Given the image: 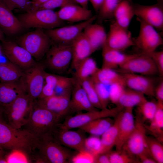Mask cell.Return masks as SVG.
<instances>
[{"label":"cell","mask_w":163,"mask_h":163,"mask_svg":"<svg viewBox=\"0 0 163 163\" xmlns=\"http://www.w3.org/2000/svg\"><path fill=\"white\" fill-rule=\"evenodd\" d=\"M57 126L54 130L53 133L56 138L62 145L78 152L86 150L85 141L86 138L84 135V132L80 130L79 131H74L61 129Z\"/></svg>","instance_id":"obj_17"},{"label":"cell","mask_w":163,"mask_h":163,"mask_svg":"<svg viewBox=\"0 0 163 163\" xmlns=\"http://www.w3.org/2000/svg\"><path fill=\"white\" fill-rule=\"evenodd\" d=\"M45 72L43 65L38 62L24 71L20 80L26 92L33 101L38 98L41 94Z\"/></svg>","instance_id":"obj_9"},{"label":"cell","mask_w":163,"mask_h":163,"mask_svg":"<svg viewBox=\"0 0 163 163\" xmlns=\"http://www.w3.org/2000/svg\"><path fill=\"white\" fill-rule=\"evenodd\" d=\"M3 53L10 62L23 70H26L37 62L25 49L11 40L2 41Z\"/></svg>","instance_id":"obj_12"},{"label":"cell","mask_w":163,"mask_h":163,"mask_svg":"<svg viewBox=\"0 0 163 163\" xmlns=\"http://www.w3.org/2000/svg\"><path fill=\"white\" fill-rule=\"evenodd\" d=\"M17 152L16 151H10L8 155L5 156L7 163H15V162H21L25 163L28 162L26 157H23L22 156L24 155L23 154L21 155H18L16 154Z\"/></svg>","instance_id":"obj_49"},{"label":"cell","mask_w":163,"mask_h":163,"mask_svg":"<svg viewBox=\"0 0 163 163\" xmlns=\"http://www.w3.org/2000/svg\"><path fill=\"white\" fill-rule=\"evenodd\" d=\"M83 33L88 41L94 53L105 44L107 38L104 27L98 24L91 23L84 29Z\"/></svg>","instance_id":"obj_26"},{"label":"cell","mask_w":163,"mask_h":163,"mask_svg":"<svg viewBox=\"0 0 163 163\" xmlns=\"http://www.w3.org/2000/svg\"><path fill=\"white\" fill-rule=\"evenodd\" d=\"M110 100L113 103L117 104L125 88V84L122 83H115L110 85Z\"/></svg>","instance_id":"obj_44"},{"label":"cell","mask_w":163,"mask_h":163,"mask_svg":"<svg viewBox=\"0 0 163 163\" xmlns=\"http://www.w3.org/2000/svg\"><path fill=\"white\" fill-rule=\"evenodd\" d=\"M119 68V71L123 73H133L146 76L158 73L157 69L150 56L142 53L138 54Z\"/></svg>","instance_id":"obj_13"},{"label":"cell","mask_w":163,"mask_h":163,"mask_svg":"<svg viewBox=\"0 0 163 163\" xmlns=\"http://www.w3.org/2000/svg\"><path fill=\"white\" fill-rule=\"evenodd\" d=\"M44 30L37 28L19 37L17 43L25 49L37 60L46 54L52 42Z\"/></svg>","instance_id":"obj_5"},{"label":"cell","mask_w":163,"mask_h":163,"mask_svg":"<svg viewBox=\"0 0 163 163\" xmlns=\"http://www.w3.org/2000/svg\"><path fill=\"white\" fill-rule=\"evenodd\" d=\"M155 96L157 101L163 102V81H161L155 87L154 90Z\"/></svg>","instance_id":"obj_50"},{"label":"cell","mask_w":163,"mask_h":163,"mask_svg":"<svg viewBox=\"0 0 163 163\" xmlns=\"http://www.w3.org/2000/svg\"><path fill=\"white\" fill-rule=\"evenodd\" d=\"M138 113L143 121H150L153 118L157 107V102L146 101L138 106Z\"/></svg>","instance_id":"obj_39"},{"label":"cell","mask_w":163,"mask_h":163,"mask_svg":"<svg viewBox=\"0 0 163 163\" xmlns=\"http://www.w3.org/2000/svg\"><path fill=\"white\" fill-rule=\"evenodd\" d=\"M140 162L143 163H155L156 162L151 156L146 154L141 155L137 157Z\"/></svg>","instance_id":"obj_52"},{"label":"cell","mask_w":163,"mask_h":163,"mask_svg":"<svg viewBox=\"0 0 163 163\" xmlns=\"http://www.w3.org/2000/svg\"><path fill=\"white\" fill-rule=\"evenodd\" d=\"M24 92H26L20 79L14 82H0V106L3 108Z\"/></svg>","instance_id":"obj_25"},{"label":"cell","mask_w":163,"mask_h":163,"mask_svg":"<svg viewBox=\"0 0 163 163\" xmlns=\"http://www.w3.org/2000/svg\"><path fill=\"white\" fill-rule=\"evenodd\" d=\"M91 77L94 81L107 85L118 82L125 84L123 74L111 69L103 67L99 68L95 74Z\"/></svg>","instance_id":"obj_32"},{"label":"cell","mask_w":163,"mask_h":163,"mask_svg":"<svg viewBox=\"0 0 163 163\" xmlns=\"http://www.w3.org/2000/svg\"><path fill=\"white\" fill-rule=\"evenodd\" d=\"M3 32L0 28V40L1 41L4 40Z\"/></svg>","instance_id":"obj_58"},{"label":"cell","mask_w":163,"mask_h":163,"mask_svg":"<svg viewBox=\"0 0 163 163\" xmlns=\"http://www.w3.org/2000/svg\"><path fill=\"white\" fill-rule=\"evenodd\" d=\"M69 106L71 113L96 110L90 102L84 89L76 80L72 90Z\"/></svg>","instance_id":"obj_22"},{"label":"cell","mask_w":163,"mask_h":163,"mask_svg":"<svg viewBox=\"0 0 163 163\" xmlns=\"http://www.w3.org/2000/svg\"><path fill=\"white\" fill-rule=\"evenodd\" d=\"M110 163H136L139 161L124 150L110 152L109 153Z\"/></svg>","instance_id":"obj_41"},{"label":"cell","mask_w":163,"mask_h":163,"mask_svg":"<svg viewBox=\"0 0 163 163\" xmlns=\"http://www.w3.org/2000/svg\"><path fill=\"white\" fill-rule=\"evenodd\" d=\"M4 114V109L0 106V120H3V117Z\"/></svg>","instance_id":"obj_57"},{"label":"cell","mask_w":163,"mask_h":163,"mask_svg":"<svg viewBox=\"0 0 163 163\" xmlns=\"http://www.w3.org/2000/svg\"><path fill=\"white\" fill-rule=\"evenodd\" d=\"M89 1L96 12L97 13L104 0H89Z\"/></svg>","instance_id":"obj_54"},{"label":"cell","mask_w":163,"mask_h":163,"mask_svg":"<svg viewBox=\"0 0 163 163\" xmlns=\"http://www.w3.org/2000/svg\"><path fill=\"white\" fill-rule=\"evenodd\" d=\"M135 15L156 29H163V7L162 1L151 5L133 4Z\"/></svg>","instance_id":"obj_14"},{"label":"cell","mask_w":163,"mask_h":163,"mask_svg":"<svg viewBox=\"0 0 163 163\" xmlns=\"http://www.w3.org/2000/svg\"><path fill=\"white\" fill-rule=\"evenodd\" d=\"M36 152L40 163H68L72 158L71 152L59 142L53 131L38 139Z\"/></svg>","instance_id":"obj_1"},{"label":"cell","mask_w":163,"mask_h":163,"mask_svg":"<svg viewBox=\"0 0 163 163\" xmlns=\"http://www.w3.org/2000/svg\"><path fill=\"white\" fill-rule=\"evenodd\" d=\"M24 70L10 62H0V82H14L19 81L23 75Z\"/></svg>","instance_id":"obj_29"},{"label":"cell","mask_w":163,"mask_h":163,"mask_svg":"<svg viewBox=\"0 0 163 163\" xmlns=\"http://www.w3.org/2000/svg\"><path fill=\"white\" fill-rule=\"evenodd\" d=\"M4 151L3 149H0V154L4 153Z\"/></svg>","instance_id":"obj_60"},{"label":"cell","mask_w":163,"mask_h":163,"mask_svg":"<svg viewBox=\"0 0 163 163\" xmlns=\"http://www.w3.org/2000/svg\"><path fill=\"white\" fill-rule=\"evenodd\" d=\"M159 1H162V0H158Z\"/></svg>","instance_id":"obj_61"},{"label":"cell","mask_w":163,"mask_h":163,"mask_svg":"<svg viewBox=\"0 0 163 163\" xmlns=\"http://www.w3.org/2000/svg\"><path fill=\"white\" fill-rule=\"evenodd\" d=\"M17 18L24 28L48 30L64 26L65 24V22L59 18L57 12L49 9L28 11Z\"/></svg>","instance_id":"obj_3"},{"label":"cell","mask_w":163,"mask_h":163,"mask_svg":"<svg viewBox=\"0 0 163 163\" xmlns=\"http://www.w3.org/2000/svg\"><path fill=\"white\" fill-rule=\"evenodd\" d=\"M103 63L102 67L114 69L119 67L138 54H127L122 51L109 48L104 46L102 48Z\"/></svg>","instance_id":"obj_24"},{"label":"cell","mask_w":163,"mask_h":163,"mask_svg":"<svg viewBox=\"0 0 163 163\" xmlns=\"http://www.w3.org/2000/svg\"><path fill=\"white\" fill-rule=\"evenodd\" d=\"M134 45L131 32L128 29L121 27L115 22L110 25L106 41L104 46L122 52Z\"/></svg>","instance_id":"obj_15"},{"label":"cell","mask_w":163,"mask_h":163,"mask_svg":"<svg viewBox=\"0 0 163 163\" xmlns=\"http://www.w3.org/2000/svg\"><path fill=\"white\" fill-rule=\"evenodd\" d=\"M154 62L158 72L161 76L163 75V51H155L148 54Z\"/></svg>","instance_id":"obj_48"},{"label":"cell","mask_w":163,"mask_h":163,"mask_svg":"<svg viewBox=\"0 0 163 163\" xmlns=\"http://www.w3.org/2000/svg\"><path fill=\"white\" fill-rule=\"evenodd\" d=\"M157 107L149 126L145 127L161 142L163 141V102L157 101Z\"/></svg>","instance_id":"obj_34"},{"label":"cell","mask_w":163,"mask_h":163,"mask_svg":"<svg viewBox=\"0 0 163 163\" xmlns=\"http://www.w3.org/2000/svg\"><path fill=\"white\" fill-rule=\"evenodd\" d=\"M71 94V93L55 94L47 97L38 98L34 101L33 104L51 111L62 120L71 113L69 106Z\"/></svg>","instance_id":"obj_16"},{"label":"cell","mask_w":163,"mask_h":163,"mask_svg":"<svg viewBox=\"0 0 163 163\" xmlns=\"http://www.w3.org/2000/svg\"><path fill=\"white\" fill-rule=\"evenodd\" d=\"M4 153L0 154V163H7L5 156L4 155Z\"/></svg>","instance_id":"obj_56"},{"label":"cell","mask_w":163,"mask_h":163,"mask_svg":"<svg viewBox=\"0 0 163 163\" xmlns=\"http://www.w3.org/2000/svg\"><path fill=\"white\" fill-rule=\"evenodd\" d=\"M75 2L83 8H88V5L89 0H74Z\"/></svg>","instance_id":"obj_55"},{"label":"cell","mask_w":163,"mask_h":163,"mask_svg":"<svg viewBox=\"0 0 163 163\" xmlns=\"http://www.w3.org/2000/svg\"><path fill=\"white\" fill-rule=\"evenodd\" d=\"M85 90L90 102L96 108L102 109L94 82L91 77L79 82Z\"/></svg>","instance_id":"obj_38"},{"label":"cell","mask_w":163,"mask_h":163,"mask_svg":"<svg viewBox=\"0 0 163 163\" xmlns=\"http://www.w3.org/2000/svg\"><path fill=\"white\" fill-rule=\"evenodd\" d=\"M61 120L53 112L33 103L28 120L22 129L39 139L53 131Z\"/></svg>","instance_id":"obj_2"},{"label":"cell","mask_w":163,"mask_h":163,"mask_svg":"<svg viewBox=\"0 0 163 163\" xmlns=\"http://www.w3.org/2000/svg\"><path fill=\"white\" fill-rule=\"evenodd\" d=\"M33 102L26 92L19 95L3 108L4 114L7 120L6 122L14 128L21 129L27 122Z\"/></svg>","instance_id":"obj_4"},{"label":"cell","mask_w":163,"mask_h":163,"mask_svg":"<svg viewBox=\"0 0 163 163\" xmlns=\"http://www.w3.org/2000/svg\"><path fill=\"white\" fill-rule=\"evenodd\" d=\"M109 152L100 154L96 156L95 163H110L109 156Z\"/></svg>","instance_id":"obj_51"},{"label":"cell","mask_w":163,"mask_h":163,"mask_svg":"<svg viewBox=\"0 0 163 163\" xmlns=\"http://www.w3.org/2000/svg\"><path fill=\"white\" fill-rule=\"evenodd\" d=\"M96 156L87 151L84 150L78 152L72 156L71 161L73 163H95Z\"/></svg>","instance_id":"obj_45"},{"label":"cell","mask_w":163,"mask_h":163,"mask_svg":"<svg viewBox=\"0 0 163 163\" xmlns=\"http://www.w3.org/2000/svg\"><path fill=\"white\" fill-rule=\"evenodd\" d=\"M135 15L133 4L129 0H122L114 12L115 21L121 27L128 29L131 21Z\"/></svg>","instance_id":"obj_27"},{"label":"cell","mask_w":163,"mask_h":163,"mask_svg":"<svg viewBox=\"0 0 163 163\" xmlns=\"http://www.w3.org/2000/svg\"><path fill=\"white\" fill-rule=\"evenodd\" d=\"M123 108L119 105L111 109H101L87 111L77 114L67 118L62 123H59L58 127L62 129H70L79 128L94 120L106 117H116Z\"/></svg>","instance_id":"obj_7"},{"label":"cell","mask_w":163,"mask_h":163,"mask_svg":"<svg viewBox=\"0 0 163 163\" xmlns=\"http://www.w3.org/2000/svg\"><path fill=\"white\" fill-rule=\"evenodd\" d=\"M146 139L150 155L156 163L163 162V146L156 138L147 136Z\"/></svg>","instance_id":"obj_37"},{"label":"cell","mask_w":163,"mask_h":163,"mask_svg":"<svg viewBox=\"0 0 163 163\" xmlns=\"http://www.w3.org/2000/svg\"><path fill=\"white\" fill-rule=\"evenodd\" d=\"M12 11L18 8L27 11L30 10L31 2L30 0H2Z\"/></svg>","instance_id":"obj_46"},{"label":"cell","mask_w":163,"mask_h":163,"mask_svg":"<svg viewBox=\"0 0 163 163\" xmlns=\"http://www.w3.org/2000/svg\"><path fill=\"white\" fill-rule=\"evenodd\" d=\"M97 18L96 16H93L87 21L75 24L64 25L44 31L53 43L71 44L82 33L85 28L93 23Z\"/></svg>","instance_id":"obj_10"},{"label":"cell","mask_w":163,"mask_h":163,"mask_svg":"<svg viewBox=\"0 0 163 163\" xmlns=\"http://www.w3.org/2000/svg\"><path fill=\"white\" fill-rule=\"evenodd\" d=\"M143 94L129 88L124 89L117 105L123 108H133L147 101Z\"/></svg>","instance_id":"obj_31"},{"label":"cell","mask_w":163,"mask_h":163,"mask_svg":"<svg viewBox=\"0 0 163 163\" xmlns=\"http://www.w3.org/2000/svg\"><path fill=\"white\" fill-rule=\"evenodd\" d=\"M57 13L62 21L71 22L86 21L93 16L91 10L76 4L69 5L62 7Z\"/></svg>","instance_id":"obj_21"},{"label":"cell","mask_w":163,"mask_h":163,"mask_svg":"<svg viewBox=\"0 0 163 163\" xmlns=\"http://www.w3.org/2000/svg\"><path fill=\"white\" fill-rule=\"evenodd\" d=\"M121 112L116 117L112 125L101 136L102 148L101 154L110 152L115 146L118 136Z\"/></svg>","instance_id":"obj_28"},{"label":"cell","mask_w":163,"mask_h":163,"mask_svg":"<svg viewBox=\"0 0 163 163\" xmlns=\"http://www.w3.org/2000/svg\"><path fill=\"white\" fill-rule=\"evenodd\" d=\"M2 47L1 44L0 43V56L3 54Z\"/></svg>","instance_id":"obj_59"},{"label":"cell","mask_w":163,"mask_h":163,"mask_svg":"<svg viewBox=\"0 0 163 163\" xmlns=\"http://www.w3.org/2000/svg\"><path fill=\"white\" fill-rule=\"evenodd\" d=\"M0 28L3 32L9 35L18 34L24 28L2 0H0Z\"/></svg>","instance_id":"obj_20"},{"label":"cell","mask_w":163,"mask_h":163,"mask_svg":"<svg viewBox=\"0 0 163 163\" xmlns=\"http://www.w3.org/2000/svg\"><path fill=\"white\" fill-rule=\"evenodd\" d=\"M76 3L74 0H50L39 6L36 10L42 9L53 10L56 8H61L67 5Z\"/></svg>","instance_id":"obj_47"},{"label":"cell","mask_w":163,"mask_h":163,"mask_svg":"<svg viewBox=\"0 0 163 163\" xmlns=\"http://www.w3.org/2000/svg\"><path fill=\"white\" fill-rule=\"evenodd\" d=\"M145 134L144 122L138 113L135 120L134 129L122 149L133 157H138L143 154L150 156Z\"/></svg>","instance_id":"obj_8"},{"label":"cell","mask_w":163,"mask_h":163,"mask_svg":"<svg viewBox=\"0 0 163 163\" xmlns=\"http://www.w3.org/2000/svg\"><path fill=\"white\" fill-rule=\"evenodd\" d=\"M136 19L140 28L138 36L134 40L135 45L142 50V53L149 54L163 44L162 38L152 26L138 18Z\"/></svg>","instance_id":"obj_11"},{"label":"cell","mask_w":163,"mask_h":163,"mask_svg":"<svg viewBox=\"0 0 163 163\" xmlns=\"http://www.w3.org/2000/svg\"><path fill=\"white\" fill-rule=\"evenodd\" d=\"M122 0H104L97 13L99 21H102L113 18L114 12Z\"/></svg>","instance_id":"obj_36"},{"label":"cell","mask_w":163,"mask_h":163,"mask_svg":"<svg viewBox=\"0 0 163 163\" xmlns=\"http://www.w3.org/2000/svg\"><path fill=\"white\" fill-rule=\"evenodd\" d=\"M86 150L96 156L101 154L102 145L98 136L92 135L86 138L85 141Z\"/></svg>","instance_id":"obj_43"},{"label":"cell","mask_w":163,"mask_h":163,"mask_svg":"<svg viewBox=\"0 0 163 163\" xmlns=\"http://www.w3.org/2000/svg\"><path fill=\"white\" fill-rule=\"evenodd\" d=\"M93 81L101 106L102 109L107 108V105L110 101L109 89L107 86V85L94 81L93 80Z\"/></svg>","instance_id":"obj_42"},{"label":"cell","mask_w":163,"mask_h":163,"mask_svg":"<svg viewBox=\"0 0 163 163\" xmlns=\"http://www.w3.org/2000/svg\"><path fill=\"white\" fill-rule=\"evenodd\" d=\"M71 45L72 58L71 64L75 70L82 61L89 57L93 52L83 32Z\"/></svg>","instance_id":"obj_23"},{"label":"cell","mask_w":163,"mask_h":163,"mask_svg":"<svg viewBox=\"0 0 163 163\" xmlns=\"http://www.w3.org/2000/svg\"><path fill=\"white\" fill-rule=\"evenodd\" d=\"M99 69L94 59L88 57L82 61L75 70L74 78L80 82L93 76Z\"/></svg>","instance_id":"obj_33"},{"label":"cell","mask_w":163,"mask_h":163,"mask_svg":"<svg viewBox=\"0 0 163 163\" xmlns=\"http://www.w3.org/2000/svg\"><path fill=\"white\" fill-rule=\"evenodd\" d=\"M122 74L126 86L129 88L145 95L155 96V87L152 79L146 76L137 74L125 73Z\"/></svg>","instance_id":"obj_18"},{"label":"cell","mask_w":163,"mask_h":163,"mask_svg":"<svg viewBox=\"0 0 163 163\" xmlns=\"http://www.w3.org/2000/svg\"><path fill=\"white\" fill-rule=\"evenodd\" d=\"M53 43L46 54V63L51 70L62 73L67 70L71 64L72 45Z\"/></svg>","instance_id":"obj_6"},{"label":"cell","mask_w":163,"mask_h":163,"mask_svg":"<svg viewBox=\"0 0 163 163\" xmlns=\"http://www.w3.org/2000/svg\"><path fill=\"white\" fill-rule=\"evenodd\" d=\"M114 120L111 117L97 119L81 126L79 129L92 135L101 136L113 124Z\"/></svg>","instance_id":"obj_30"},{"label":"cell","mask_w":163,"mask_h":163,"mask_svg":"<svg viewBox=\"0 0 163 163\" xmlns=\"http://www.w3.org/2000/svg\"><path fill=\"white\" fill-rule=\"evenodd\" d=\"M59 79V76L45 72L44 83L38 98L49 97L55 94V89Z\"/></svg>","instance_id":"obj_35"},{"label":"cell","mask_w":163,"mask_h":163,"mask_svg":"<svg viewBox=\"0 0 163 163\" xmlns=\"http://www.w3.org/2000/svg\"><path fill=\"white\" fill-rule=\"evenodd\" d=\"M75 82V78L61 76L55 88V94L61 95L71 93Z\"/></svg>","instance_id":"obj_40"},{"label":"cell","mask_w":163,"mask_h":163,"mask_svg":"<svg viewBox=\"0 0 163 163\" xmlns=\"http://www.w3.org/2000/svg\"><path fill=\"white\" fill-rule=\"evenodd\" d=\"M133 108H124L121 112L118 138L115 145L116 150H122L133 132L135 126Z\"/></svg>","instance_id":"obj_19"},{"label":"cell","mask_w":163,"mask_h":163,"mask_svg":"<svg viewBox=\"0 0 163 163\" xmlns=\"http://www.w3.org/2000/svg\"><path fill=\"white\" fill-rule=\"evenodd\" d=\"M50 0H32L30 1L31 7L29 11L36 10L39 6Z\"/></svg>","instance_id":"obj_53"}]
</instances>
